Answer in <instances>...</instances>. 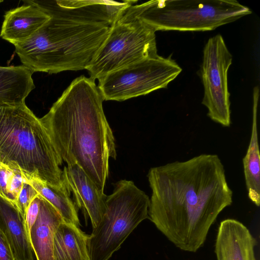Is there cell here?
<instances>
[{
	"mask_svg": "<svg viewBox=\"0 0 260 260\" xmlns=\"http://www.w3.org/2000/svg\"><path fill=\"white\" fill-rule=\"evenodd\" d=\"M149 219L175 246L195 252L220 212L233 202L225 170L216 154L151 168Z\"/></svg>",
	"mask_w": 260,
	"mask_h": 260,
	"instance_id": "6da1fadb",
	"label": "cell"
},
{
	"mask_svg": "<svg viewBox=\"0 0 260 260\" xmlns=\"http://www.w3.org/2000/svg\"><path fill=\"white\" fill-rule=\"evenodd\" d=\"M94 81L84 75L74 79L40 119L62 161L77 164L104 191L116 151Z\"/></svg>",
	"mask_w": 260,
	"mask_h": 260,
	"instance_id": "7a4b0ae2",
	"label": "cell"
},
{
	"mask_svg": "<svg viewBox=\"0 0 260 260\" xmlns=\"http://www.w3.org/2000/svg\"><path fill=\"white\" fill-rule=\"evenodd\" d=\"M49 15L30 38L14 45L23 65L32 73L86 70L111 26Z\"/></svg>",
	"mask_w": 260,
	"mask_h": 260,
	"instance_id": "3957f363",
	"label": "cell"
},
{
	"mask_svg": "<svg viewBox=\"0 0 260 260\" xmlns=\"http://www.w3.org/2000/svg\"><path fill=\"white\" fill-rule=\"evenodd\" d=\"M0 159L47 184L62 182V160L40 118L25 103L0 104Z\"/></svg>",
	"mask_w": 260,
	"mask_h": 260,
	"instance_id": "277c9868",
	"label": "cell"
},
{
	"mask_svg": "<svg viewBox=\"0 0 260 260\" xmlns=\"http://www.w3.org/2000/svg\"><path fill=\"white\" fill-rule=\"evenodd\" d=\"M251 13L234 0H159L132 5L120 17L139 19L155 31H206Z\"/></svg>",
	"mask_w": 260,
	"mask_h": 260,
	"instance_id": "5b68a950",
	"label": "cell"
},
{
	"mask_svg": "<svg viewBox=\"0 0 260 260\" xmlns=\"http://www.w3.org/2000/svg\"><path fill=\"white\" fill-rule=\"evenodd\" d=\"M150 199L132 181H118L107 196L106 210L89 235L90 260H109L134 230L149 218Z\"/></svg>",
	"mask_w": 260,
	"mask_h": 260,
	"instance_id": "8992f818",
	"label": "cell"
},
{
	"mask_svg": "<svg viewBox=\"0 0 260 260\" xmlns=\"http://www.w3.org/2000/svg\"><path fill=\"white\" fill-rule=\"evenodd\" d=\"M155 32L139 19L119 17L86 69L90 77L99 80L111 72L157 56Z\"/></svg>",
	"mask_w": 260,
	"mask_h": 260,
	"instance_id": "52a82bcc",
	"label": "cell"
},
{
	"mask_svg": "<svg viewBox=\"0 0 260 260\" xmlns=\"http://www.w3.org/2000/svg\"><path fill=\"white\" fill-rule=\"evenodd\" d=\"M181 71L170 57L158 55L107 74L98 87L105 101L121 102L167 88Z\"/></svg>",
	"mask_w": 260,
	"mask_h": 260,
	"instance_id": "ba28073f",
	"label": "cell"
},
{
	"mask_svg": "<svg viewBox=\"0 0 260 260\" xmlns=\"http://www.w3.org/2000/svg\"><path fill=\"white\" fill-rule=\"evenodd\" d=\"M233 57L221 35L209 39L203 50L201 76L204 86L202 104L207 115L223 126L231 125L228 73Z\"/></svg>",
	"mask_w": 260,
	"mask_h": 260,
	"instance_id": "9c48e42d",
	"label": "cell"
},
{
	"mask_svg": "<svg viewBox=\"0 0 260 260\" xmlns=\"http://www.w3.org/2000/svg\"><path fill=\"white\" fill-rule=\"evenodd\" d=\"M48 14L112 26L135 1H32Z\"/></svg>",
	"mask_w": 260,
	"mask_h": 260,
	"instance_id": "30bf717a",
	"label": "cell"
},
{
	"mask_svg": "<svg viewBox=\"0 0 260 260\" xmlns=\"http://www.w3.org/2000/svg\"><path fill=\"white\" fill-rule=\"evenodd\" d=\"M62 180L73 194L77 206L90 218L92 229L101 221L107 196L76 164L64 166Z\"/></svg>",
	"mask_w": 260,
	"mask_h": 260,
	"instance_id": "8fae6325",
	"label": "cell"
},
{
	"mask_svg": "<svg viewBox=\"0 0 260 260\" xmlns=\"http://www.w3.org/2000/svg\"><path fill=\"white\" fill-rule=\"evenodd\" d=\"M256 241L249 230L234 219L222 221L215 244L217 260H256Z\"/></svg>",
	"mask_w": 260,
	"mask_h": 260,
	"instance_id": "7c38bea8",
	"label": "cell"
},
{
	"mask_svg": "<svg viewBox=\"0 0 260 260\" xmlns=\"http://www.w3.org/2000/svg\"><path fill=\"white\" fill-rule=\"evenodd\" d=\"M24 5L6 12L0 37L15 45L30 38L50 18L32 1H24Z\"/></svg>",
	"mask_w": 260,
	"mask_h": 260,
	"instance_id": "4fadbf2b",
	"label": "cell"
},
{
	"mask_svg": "<svg viewBox=\"0 0 260 260\" xmlns=\"http://www.w3.org/2000/svg\"><path fill=\"white\" fill-rule=\"evenodd\" d=\"M63 221L58 211L40 196L39 215L29 233L31 246L37 260H54V238Z\"/></svg>",
	"mask_w": 260,
	"mask_h": 260,
	"instance_id": "5bb4252c",
	"label": "cell"
},
{
	"mask_svg": "<svg viewBox=\"0 0 260 260\" xmlns=\"http://www.w3.org/2000/svg\"><path fill=\"white\" fill-rule=\"evenodd\" d=\"M0 230L7 239L16 260H34L24 216L14 205L1 195Z\"/></svg>",
	"mask_w": 260,
	"mask_h": 260,
	"instance_id": "9a60e30c",
	"label": "cell"
},
{
	"mask_svg": "<svg viewBox=\"0 0 260 260\" xmlns=\"http://www.w3.org/2000/svg\"><path fill=\"white\" fill-rule=\"evenodd\" d=\"M89 237L80 227L63 221L54 238V260H90Z\"/></svg>",
	"mask_w": 260,
	"mask_h": 260,
	"instance_id": "2e32d148",
	"label": "cell"
},
{
	"mask_svg": "<svg viewBox=\"0 0 260 260\" xmlns=\"http://www.w3.org/2000/svg\"><path fill=\"white\" fill-rule=\"evenodd\" d=\"M259 89H253L251 135L246 153L243 159L244 174L248 196L256 206L260 204V155L257 127V110Z\"/></svg>",
	"mask_w": 260,
	"mask_h": 260,
	"instance_id": "e0dca14e",
	"label": "cell"
},
{
	"mask_svg": "<svg viewBox=\"0 0 260 260\" xmlns=\"http://www.w3.org/2000/svg\"><path fill=\"white\" fill-rule=\"evenodd\" d=\"M32 73L23 65L0 67V104L25 103L35 87Z\"/></svg>",
	"mask_w": 260,
	"mask_h": 260,
	"instance_id": "ac0fdd59",
	"label": "cell"
},
{
	"mask_svg": "<svg viewBox=\"0 0 260 260\" xmlns=\"http://www.w3.org/2000/svg\"><path fill=\"white\" fill-rule=\"evenodd\" d=\"M24 181L31 185L44 199L59 213L63 220L80 227L81 225L75 204L70 198V191L62 180L60 184L52 186L38 176L21 171Z\"/></svg>",
	"mask_w": 260,
	"mask_h": 260,
	"instance_id": "d6986e66",
	"label": "cell"
},
{
	"mask_svg": "<svg viewBox=\"0 0 260 260\" xmlns=\"http://www.w3.org/2000/svg\"><path fill=\"white\" fill-rule=\"evenodd\" d=\"M7 165L11 168L7 184L8 200L15 206L23 186L24 178L21 170L16 163L11 162Z\"/></svg>",
	"mask_w": 260,
	"mask_h": 260,
	"instance_id": "ffe728a7",
	"label": "cell"
},
{
	"mask_svg": "<svg viewBox=\"0 0 260 260\" xmlns=\"http://www.w3.org/2000/svg\"><path fill=\"white\" fill-rule=\"evenodd\" d=\"M38 194L31 185L24 181L15 204L16 207L24 217L29 205Z\"/></svg>",
	"mask_w": 260,
	"mask_h": 260,
	"instance_id": "44dd1931",
	"label": "cell"
},
{
	"mask_svg": "<svg viewBox=\"0 0 260 260\" xmlns=\"http://www.w3.org/2000/svg\"><path fill=\"white\" fill-rule=\"evenodd\" d=\"M40 207V195L38 194L29 205L25 216L24 222L28 234L38 216Z\"/></svg>",
	"mask_w": 260,
	"mask_h": 260,
	"instance_id": "7402d4cb",
	"label": "cell"
},
{
	"mask_svg": "<svg viewBox=\"0 0 260 260\" xmlns=\"http://www.w3.org/2000/svg\"><path fill=\"white\" fill-rule=\"evenodd\" d=\"M0 260H16L7 239L1 230Z\"/></svg>",
	"mask_w": 260,
	"mask_h": 260,
	"instance_id": "603a6c76",
	"label": "cell"
},
{
	"mask_svg": "<svg viewBox=\"0 0 260 260\" xmlns=\"http://www.w3.org/2000/svg\"><path fill=\"white\" fill-rule=\"evenodd\" d=\"M10 171L11 168L0 159V193L8 201L7 184Z\"/></svg>",
	"mask_w": 260,
	"mask_h": 260,
	"instance_id": "cb8c5ba5",
	"label": "cell"
},
{
	"mask_svg": "<svg viewBox=\"0 0 260 260\" xmlns=\"http://www.w3.org/2000/svg\"><path fill=\"white\" fill-rule=\"evenodd\" d=\"M0 195H1V193H0Z\"/></svg>",
	"mask_w": 260,
	"mask_h": 260,
	"instance_id": "d4e9b609",
	"label": "cell"
}]
</instances>
